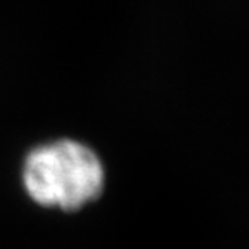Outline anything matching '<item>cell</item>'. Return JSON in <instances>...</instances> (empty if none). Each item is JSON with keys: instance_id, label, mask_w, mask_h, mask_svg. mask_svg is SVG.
I'll return each instance as SVG.
<instances>
[{"instance_id": "obj_1", "label": "cell", "mask_w": 249, "mask_h": 249, "mask_svg": "<svg viewBox=\"0 0 249 249\" xmlns=\"http://www.w3.org/2000/svg\"><path fill=\"white\" fill-rule=\"evenodd\" d=\"M106 171L97 152L73 139L38 145L26 156L23 185L36 204L80 210L104 191Z\"/></svg>"}]
</instances>
